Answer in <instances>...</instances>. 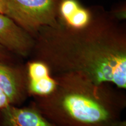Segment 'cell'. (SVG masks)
<instances>
[{
  "mask_svg": "<svg viewBox=\"0 0 126 126\" xmlns=\"http://www.w3.org/2000/svg\"><path fill=\"white\" fill-rule=\"evenodd\" d=\"M85 27L60 23L43 26L34 36L32 59L45 63L52 75L79 74L97 84L126 89V29L100 5L92 6Z\"/></svg>",
  "mask_w": 126,
  "mask_h": 126,
  "instance_id": "6da1fadb",
  "label": "cell"
},
{
  "mask_svg": "<svg viewBox=\"0 0 126 126\" xmlns=\"http://www.w3.org/2000/svg\"><path fill=\"white\" fill-rule=\"evenodd\" d=\"M0 45L12 54L31 57L34 37L7 15L0 14Z\"/></svg>",
  "mask_w": 126,
  "mask_h": 126,
  "instance_id": "277c9868",
  "label": "cell"
},
{
  "mask_svg": "<svg viewBox=\"0 0 126 126\" xmlns=\"http://www.w3.org/2000/svg\"><path fill=\"white\" fill-rule=\"evenodd\" d=\"M11 5L9 0H0V14L11 16Z\"/></svg>",
  "mask_w": 126,
  "mask_h": 126,
  "instance_id": "30bf717a",
  "label": "cell"
},
{
  "mask_svg": "<svg viewBox=\"0 0 126 126\" xmlns=\"http://www.w3.org/2000/svg\"><path fill=\"white\" fill-rule=\"evenodd\" d=\"M0 126H54L32 104L19 108L9 105L0 110Z\"/></svg>",
  "mask_w": 126,
  "mask_h": 126,
  "instance_id": "52a82bcc",
  "label": "cell"
},
{
  "mask_svg": "<svg viewBox=\"0 0 126 126\" xmlns=\"http://www.w3.org/2000/svg\"><path fill=\"white\" fill-rule=\"evenodd\" d=\"M53 77L55 90L33 97L32 104L54 126H113L121 120L126 97L110 84H97L74 72Z\"/></svg>",
  "mask_w": 126,
  "mask_h": 126,
  "instance_id": "7a4b0ae2",
  "label": "cell"
},
{
  "mask_svg": "<svg viewBox=\"0 0 126 126\" xmlns=\"http://www.w3.org/2000/svg\"><path fill=\"white\" fill-rule=\"evenodd\" d=\"M25 70L28 95L33 97L46 96L55 90L56 80L45 63L31 59L25 66Z\"/></svg>",
  "mask_w": 126,
  "mask_h": 126,
  "instance_id": "8992f818",
  "label": "cell"
},
{
  "mask_svg": "<svg viewBox=\"0 0 126 126\" xmlns=\"http://www.w3.org/2000/svg\"><path fill=\"white\" fill-rule=\"evenodd\" d=\"M0 90L7 95L11 105L22 102L28 95L26 70L0 61Z\"/></svg>",
  "mask_w": 126,
  "mask_h": 126,
  "instance_id": "5b68a950",
  "label": "cell"
},
{
  "mask_svg": "<svg viewBox=\"0 0 126 126\" xmlns=\"http://www.w3.org/2000/svg\"><path fill=\"white\" fill-rule=\"evenodd\" d=\"M12 53L0 45V61L9 62L12 59Z\"/></svg>",
  "mask_w": 126,
  "mask_h": 126,
  "instance_id": "8fae6325",
  "label": "cell"
},
{
  "mask_svg": "<svg viewBox=\"0 0 126 126\" xmlns=\"http://www.w3.org/2000/svg\"><path fill=\"white\" fill-rule=\"evenodd\" d=\"M110 15L118 21L123 22L126 19V4L122 2L116 5L110 11H109Z\"/></svg>",
  "mask_w": 126,
  "mask_h": 126,
  "instance_id": "9c48e42d",
  "label": "cell"
},
{
  "mask_svg": "<svg viewBox=\"0 0 126 126\" xmlns=\"http://www.w3.org/2000/svg\"><path fill=\"white\" fill-rule=\"evenodd\" d=\"M10 18L33 37L43 26L57 23L59 0H9Z\"/></svg>",
  "mask_w": 126,
  "mask_h": 126,
  "instance_id": "3957f363",
  "label": "cell"
},
{
  "mask_svg": "<svg viewBox=\"0 0 126 126\" xmlns=\"http://www.w3.org/2000/svg\"><path fill=\"white\" fill-rule=\"evenodd\" d=\"M92 7H85L79 0H59L57 21L71 29H81L91 22Z\"/></svg>",
  "mask_w": 126,
  "mask_h": 126,
  "instance_id": "ba28073f",
  "label": "cell"
},
{
  "mask_svg": "<svg viewBox=\"0 0 126 126\" xmlns=\"http://www.w3.org/2000/svg\"><path fill=\"white\" fill-rule=\"evenodd\" d=\"M113 126H126V122L125 120H122V119L116 123Z\"/></svg>",
  "mask_w": 126,
  "mask_h": 126,
  "instance_id": "4fadbf2b",
  "label": "cell"
},
{
  "mask_svg": "<svg viewBox=\"0 0 126 126\" xmlns=\"http://www.w3.org/2000/svg\"><path fill=\"white\" fill-rule=\"evenodd\" d=\"M9 105H11L8 98L5 94L0 90V110L5 108Z\"/></svg>",
  "mask_w": 126,
  "mask_h": 126,
  "instance_id": "7c38bea8",
  "label": "cell"
}]
</instances>
